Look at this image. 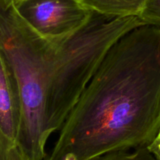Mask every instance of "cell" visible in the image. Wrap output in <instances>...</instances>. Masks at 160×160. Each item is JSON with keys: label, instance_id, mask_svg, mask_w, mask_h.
<instances>
[{"label": "cell", "instance_id": "obj_1", "mask_svg": "<svg viewBox=\"0 0 160 160\" xmlns=\"http://www.w3.org/2000/svg\"><path fill=\"white\" fill-rule=\"evenodd\" d=\"M159 129L160 27L144 24L109 49L44 160L148 147Z\"/></svg>", "mask_w": 160, "mask_h": 160}, {"label": "cell", "instance_id": "obj_2", "mask_svg": "<svg viewBox=\"0 0 160 160\" xmlns=\"http://www.w3.org/2000/svg\"><path fill=\"white\" fill-rule=\"evenodd\" d=\"M56 41L36 32L14 0H0V51L17 83L22 118L17 146L29 160L46 158L45 103Z\"/></svg>", "mask_w": 160, "mask_h": 160}, {"label": "cell", "instance_id": "obj_3", "mask_svg": "<svg viewBox=\"0 0 160 160\" xmlns=\"http://www.w3.org/2000/svg\"><path fill=\"white\" fill-rule=\"evenodd\" d=\"M142 25L138 17L110 19L94 13L84 26L56 41L45 103L48 136L60 130L109 49Z\"/></svg>", "mask_w": 160, "mask_h": 160}, {"label": "cell", "instance_id": "obj_4", "mask_svg": "<svg viewBox=\"0 0 160 160\" xmlns=\"http://www.w3.org/2000/svg\"><path fill=\"white\" fill-rule=\"evenodd\" d=\"M14 6L28 25L51 41L76 32L94 13L79 0H14Z\"/></svg>", "mask_w": 160, "mask_h": 160}, {"label": "cell", "instance_id": "obj_5", "mask_svg": "<svg viewBox=\"0 0 160 160\" xmlns=\"http://www.w3.org/2000/svg\"><path fill=\"white\" fill-rule=\"evenodd\" d=\"M22 107L17 83L0 51V136L7 149L17 145Z\"/></svg>", "mask_w": 160, "mask_h": 160}, {"label": "cell", "instance_id": "obj_6", "mask_svg": "<svg viewBox=\"0 0 160 160\" xmlns=\"http://www.w3.org/2000/svg\"><path fill=\"white\" fill-rule=\"evenodd\" d=\"M92 12L110 19L139 17L148 0H79Z\"/></svg>", "mask_w": 160, "mask_h": 160}, {"label": "cell", "instance_id": "obj_7", "mask_svg": "<svg viewBox=\"0 0 160 160\" xmlns=\"http://www.w3.org/2000/svg\"><path fill=\"white\" fill-rule=\"evenodd\" d=\"M92 160H158L148 149V147H140L133 149L130 152L119 151L101 155Z\"/></svg>", "mask_w": 160, "mask_h": 160}, {"label": "cell", "instance_id": "obj_8", "mask_svg": "<svg viewBox=\"0 0 160 160\" xmlns=\"http://www.w3.org/2000/svg\"><path fill=\"white\" fill-rule=\"evenodd\" d=\"M138 17L144 24L160 27V0H148Z\"/></svg>", "mask_w": 160, "mask_h": 160}, {"label": "cell", "instance_id": "obj_9", "mask_svg": "<svg viewBox=\"0 0 160 160\" xmlns=\"http://www.w3.org/2000/svg\"><path fill=\"white\" fill-rule=\"evenodd\" d=\"M7 160H29L22 152L20 147L14 145L9 147L7 151Z\"/></svg>", "mask_w": 160, "mask_h": 160}, {"label": "cell", "instance_id": "obj_10", "mask_svg": "<svg viewBox=\"0 0 160 160\" xmlns=\"http://www.w3.org/2000/svg\"><path fill=\"white\" fill-rule=\"evenodd\" d=\"M147 147L158 160H160V129L156 137Z\"/></svg>", "mask_w": 160, "mask_h": 160}, {"label": "cell", "instance_id": "obj_11", "mask_svg": "<svg viewBox=\"0 0 160 160\" xmlns=\"http://www.w3.org/2000/svg\"><path fill=\"white\" fill-rule=\"evenodd\" d=\"M7 151L0 136V160H7Z\"/></svg>", "mask_w": 160, "mask_h": 160}]
</instances>
